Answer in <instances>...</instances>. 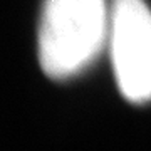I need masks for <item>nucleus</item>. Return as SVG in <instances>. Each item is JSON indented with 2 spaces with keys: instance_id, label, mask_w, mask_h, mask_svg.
Returning a JSON list of instances; mask_svg holds the SVG:
<instances>
[{
  "instance_id": "obj_1",
  "label": "nucleus",
  "mask_w": 151,
  "mask_h": 151,
  "mask_svg": "<svg viewBox=\"0 0 151 151\" xmlns=\"http://www.w3.org/2000/svg\"><path fill=\"white\" fill-rule=\"evenodd\" d=\"M111 5L106 0H45L39 24V62L62 81L84 70L108 47Z\"/></svg>"
},
{
  "instance_id": "obj_2",
  "label": "nucleus",
  "mask_w": 151,
  "mask_h": 151,
  "mask_svg": "<svg viewBox=\"0 0 151 151\" xmlns=\"http://www.w3.org/2000/svg\"><path fill=\"white\" fill-rule=\"evenodd\" d=\"M108 49L114 77L124 99L151 101V10L145 0L111 4Z\"/></svg>"
}]
</instances>
